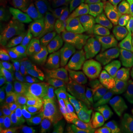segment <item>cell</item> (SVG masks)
I'll return each instance as SVG.
<instances>
[{
  "instance_id": "obj_1",
  "label": "cell",
  "mask_w": 133,
  "mask_h": 133,
  "mask_svg": "<svg viewBox=\"0 0 133 133\" xmlns=\"http://www.w3.org/2000/svg\"><path fill=\"white\" fill-rule=\"evenodd\" d=\"M50 62V54L47 46L27 36L1 66V89L5 92L12 91L22 76L39 70Z\"/></svg>"
},
{
  "instance_id": "obj_2",
  "label": "cell",
  "mask_w": 133,
  "mask_h": 133,
  "mask_svg": "<svg viewBox=\"0 0 133 133\" xmlns=\"http://www.w3.org/2000/svg\"><path fill=\"white\" fill-rule=\"evenodd\" d=\"M111 36L101 24L92 27L89 32V55L84 66L76 74V78L83 76L92 67L106 63L109 58Z\"/></svg>"
},
{
  "instance_id": "obj_3",
  "label": "cell",
  "mask_w": 133,
  "mask_h": 133,
  "mask_svg": "<svg viewBox=\"0 0 133 133\" xmlns=\"http://www.w3.org/2000/svg\"><path fill=\"white\" fill-rule=\"evenodd\" d=\"M89 55V34L68 41L62 45L58 58L70 75H75L87 62Z\"/></svg>"
},
{
  "instance_id": "obj_4",
  "label": "cell",
  "mask_w": 133,
  "mask_h": 133,
  "mask_svg": "<svg viewBox=\"0 0 133 133\" xmlns=\"http://www.w3.org/2000/svg\"><path fill=\"white\" fill-rule=\"evenodd\" d=\"M18 22L28 37L42 45L57 47L65 42V39L52 26H49L36 17L20 14Z\"/></svg>"
},
{
  "instance_id": "obj_5",
  "label": "cell",
  "mask_w": 133,
  "mask_h": 133,
  "mask_svg": "<svg viewBox=\"0 0 133 133\" xmlns=\"http://www.w3.org/2000/svg\"><path fill=\"white\" fill-rule=\"evenodd\" d=\"M127 78L119 70H113L94 91L98 106L103 107L115 102L127 89Z\"/></svg>"
},
{
  "instance_id": "obj_6",
  "label": "cell",
  "mask_w": 133,
  "mask_h": 133,
  "mask_svg": "<svg viewBox=\"0 0 133 133\" xmlns=\"http://www.w3.org/2000/svg\"><path fill=\"white\" fill-rule=\"evenodd\" d=\"M93 94L84 92L81 101L64 112H62L63 119L72 127L79 130H85L90 127L97 107Z\"/></svg>"
},
{
  "instance_id": "obj_7",
  "label": "cell",
  "mask_w": 133,
  "mask_h": 133,
  "mask_svg": "<svg viewBox=\"0 0 133 133\" xmlns=\"http://www.w3.org/2000/svg\"><path fill=\"white\" fill-rule=\"evenodd\" d=\"M84 97L80 82L75 76H66L54 94L53 108L58 112H64L79 104Z\"/></svg>"
},
{
  "instance_id": "obj_8",
  "label": "cell",
  "mask_w": 133,
  "mask_h": 133,
  "mask_svg": "<svg viewBox=\"0 0 133 133\" xmlns=\"http://www.w3.org/2000/svg\"><path fill=\"white\" fill-rule=\"evenodd\" d=\"M70 10L77 22L86 32L92 26L102 23L104 19L99 5L95 0H73Z\"/></svg>"
},
{
  "instance_id": "obj_9",
  "label": "cell",
  "mask_w": 133,
  "mask_h": 133,
  "mask_svg": "<svg viewBox=\"0 0 133 133\" xmlns=\"http://www.w3.org/2000/svg\"><path fill=\"white\" fill-rule=\"evenodd\" d=\"M120 101L104 106L98 111L90 133H120Z\"/></svg>"
},
{
  "instance_id": "obj_10",
  "label": "cell",
  "mask_w": 133,
  "mask_h": 133,
  "mask_svg": "<svg viewBox=\"0 0 133 133\" xmlns=\"http://www.w3.org/2000/svg\"><path fill=\"white\" fill-rule=\"evenodd\" d=\"M48 24L52 26L67 41L82 38L89 34L77 22L70 10L66 6L62 7L57 14Z\"/></svg>"
},
{
  "instance_id": "obj_11",
  "label": "cell",
  "mask_w": 133,
  "mask_h": 133,
  "mask_svg": "<svg viewBox=\"0 0 133 133\" xmlns=\"http://www.w3.org/2000/svg\"><path fill=\"white\" fill-rule=\"evenodd\" d=\"M53 66L54 64L50 62L41 69L24 77L13 89L12 95L15 96L27 95L42 87Z\"/></svg>"
},
{
  "instance_id": "obj_12",
  "label": "cell",
  "mask_w": 133,
  "mask_h": 133,
  "mask_svg": "<svg viewBox=\"0 0 133 133\" xmlns=\"http://www.w3.org/2000/svg\"><path fill=\"white\" fill-rule=\"evenodd\" d=\"M59 0H24V5L30 16L48 24L59 9Z\"/></svg>"
},
{
  "instance_id": "obj_13",
  "label": "cell",
  "mask_w": 133,
  "mask_h": 133,
  "mask_svg": "<svg viewBox=\"0 0 133 133\" xmlns=\"http://www.w3.org/2000/svg\"><path fill=\"white\" fill-rule=\"evenodd\" d=\"M112 70V66L110 63H104L92 67L80 78L79 82L82 91L93 93Z\"/></svg>"
},
{
  "instance_id": "obj_14",
  "label": "cell",
  "mask_w": 133,
  "mask_h": 133,
  "mask_svg": "<svg viewBox=\"0 0 133 133\" xmlns=\"http://www.w3.org/2000/svg\"><path fill=\"white\" fill-rule=\"evenodd\" d=\"M132 53L133 39L129 42H122L115 38L109 48V58L112 64L118 68L130 61Z\"/></svg>"
},
{
  "instance_id": "obj_15",
  "label": "cell",
  "mask_w": 133,
  "mask_h": 133,
  "mask_svg": "<svg viewBox=\"0 0 133 133\" xmlns=\"http://www.w3.org/2000/svg\"><path fill=\"white\" fill-rule=\"evenodd\" d=\"M121 130L129 133L133 129V85L129 87L126 94L120 100Z\"/></svg>"
},
{
  "instance_id": "obj_16",
  "label": "cell",
  "mask_w": 133,
  "mask_h": 133,
  "mask_svg": "<svg viewBox=\"0 0 133 133\" xmlns=\"http://www.w3.org/2000/svg\"><path fill=\"white\" fill-rule=\"evenodd\" d=\"M22 96L43 112L47 115H53L55 111L53 108L54 94L41 89Z\"/></svg>"
},
{
  "instance_id": "obj_17",
  "label": "cell",
  "mask_w": 133,
  "mask_h": 133,
  "mask_svg": "<svg viewBox=\"0 0 133 133\" xmlns=\"http://www.w3.org/2000/svg\"><path fill=\"white\" fill-rule=\"evenodd\" d=\"M21 25L16 23L8 15L1 14L0 16V40L2 42H14L21 35Z\"/></svg>"
},
{
  "instance_id": "obj_18",
  "label": "cell",
  "mask_w": 133,
  "mask_h": 133,
  "mask_svg": "<svg viewBox=\"0 0 133 133\" xmlns=\"http://www.w3.org/2000/svg\"><path fill=\"white\" fill-rule=\"evenodd\" d=\"M132 14V11H128L111 16L103 21V26L112 38H117L128 23Z\"/></svg>"
},
{
  "instance_id": "obj_19",
  "label": "cell",
  "mask_w": 133,
  "mask_h": 133,
  "mask_svg": "<svg viewBox=\"0 0 133 133\" xmlns=\"http://www.w3.org/2000/svg\"><path fill=\"white\" fill-rule=\"evenodd\" d=\"M65 71H66L65 69L62 66L59 59L57 58L54 66L51 70V71L49 72L46 80L41 88L50 93L55 94L58 87H59L62 80L64 79L63 78L64 76Z\"/></svg>"
},
{
  "instance_id": "obj_20",
  "label": "cell",
  "mask_w": 133,
  "mask_h": 133,
  "mask_svg": "<svg viewBox=\"0 0 133 133\" xmlns=\"http://www.w3.org/2000/svg\"><path fill=\"white\" fill-rule=\"evenodd\" d=\"M0 118L5 122H18L22 118L15 100L2 95L0 98Z\"/></svg>"
},
{
  "instance_id": "obj_21",
  "label": "cell",
  "mask_w": 133,
  "mask_h": 133,
  "mask_svg": "<svg viewBox=\"0 0 133 133\" xmlns=\"http://www.w3.org/2000/svg\"><path fill=\"white\" fill-rule=\"evenodd\" d=\"M14 100L22 119H42L48 115L24 99L23 96H17Z\"/></svg>"
},
{
  "instance_id": "obj_22",
  "label": "cell",
  "mask_w": 133,
  "mask_h": 133,
  "mask_svg": "<svg viewBox=\"0 0 133 133\" xmlns=\"http://www.w3.org/2000/svg\"><path fill=\"white\" fill-rule=\"evenodd\" d=\"M128 11H133V0H110L104 6L107 16H113Z\"/></svg>"
},
{
  "instance_id": "obj_23",
  "label": "cell",
  "mask_w": 133,
  "mask_h": 133,
  "mask_svg": "<svg viewBox=\"0 0 133 133\" xmlns=\"http://www.w3.org/2000/svg\"><path fill=\"white\" fill-rule=\"evenodd\" d=\"M41 126L42 129L47 130L49 133H72L53 115H48L41 119Z\"/></svg>"
},
{
  "instance_id": "obj_24",
  "label": "cell",
  "mask_w": 133,
  "mask_h": 133,
  "mask_svg": "<svg viewBox=\"0 0 133 133\" xmlns=\"http://www.w3.org/2000/svg\"><path fill=\"white\" fill-rule=\"evenodd\" d=\"M0 129L5 133H27L25 129L14 122L2 121L0 124Z\"/></svg>"
},
{
  "instance_id": "obj_25",
  "label": "cell",
  "mask_w": 133,
  "mask_h": 133,
  "mask_svg": "<svg viewBox=\"0 0 133 133\" xmlns=\"http://www.w3.org/2000/svg\"><path fill=\"white\" fill-rule=\"evenodd\" d=\"M23 123L25 125V130L27 133H41L42 132V126H41V119H22Z\"/></svg>"
},
{
  "instance_id": "obj_26",
  "label": "cell",
  "mask_w": 133,
  "mask_h": 133,
  "mask_svg": "<svg viewBox=\"0 0 133 133\" xmlns=\"http://www.w3.org/2000/svg\"><path fill=\"white\" fill-rule=\"evenodd\" d=\"M117 38L122 42H129L133 39V14L123 31Z\"/></svg>"
},
{
  "instance_id": "obj_27",
  "label": "cell",
  "mask_w": 133,
  "mask_h": 133,
  "mask_svg": "<svg viewBox=\"0 0 133 133\" xmlns=\"http://www.w3.org/2000/svg\"><path fill=\"white\" fill-rule=\"evenodd\" d=\"M124 74L129 83L133 85V61H129L124 64Z\"/></svg>"
},
{
  "instance_id": "obj_28",
  "label": "cell",
  "mask_w": 133,
  "mask_h": 133,
  "mask_svg": "<svg viewBox=\"0 0 133 133\" xmlns=\"http://www.w3.org/2000/svg\"><path fill=\"white\" fill-rule=\"evenodd\" d=\"M41 133H49L47 131V130H45V129H42V132Z\"/></svg>"
},
{
  "instance_id": "obj_29",
  "label": "cell",
  "mask_w": 133,
  "mask_h": 133,
  "mask_svg": "<svg viewBox=\"0 0 133 133\" xmlns=\"http://www.w3.org/2000/svg\"><path fill=\"white\" fill-rule=\"evenodd\" d=\"M0 133H5V132H3L2 130H1V129H0Z\"/></svg>"
},
{
  "instance_id": "obj_30",
  "label": "cell",
  "mask_w": 133,
  "mask_h": 133,
  "mask_svg": "<svg viewBox=\"0 0 133 133\" xmlns=\"http://www.w3.org/2000/svg\"><path fill=\"white\" fill-rule=\"evenodd\" d=\"M132 61H133V53H132Z\"/></svg>"
},
{
  "instance_id": "obj_31",
  "label": "cell",
  "mask_w": 133,
  "mask_h": 133,
  "mask_svg": "<svg viewBox=\"0 0 133 133\" xmlns=\"http://www.w3.org/2000/svg\"><path fill=\"white\" fill-rule=\"evenodd\" d=\"M72 133H73V132H72Z\"/></svg>"
}]
</instances>
